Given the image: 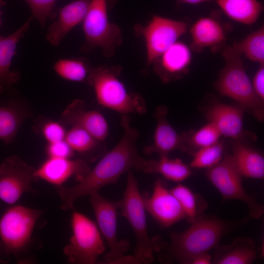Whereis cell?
<instances>
[{
	"instance_id": "2e32d148",
	"label": "cell",
	"mask_w": 264,
	"mask_h": 264,
	"mask_svg": "<svg viewBox=\"0 0 264 264\" xmlns=\"http://www.w3.org/2000/svg\"><path fill=\"white\" fill-rule=\"evenodd\" d=\"M60 122L62 124L81 128L98 140L105 142L109 134V126L104 115L96 110L86 108L85 102L73 100L61 114Z\"/></svg>"
},
{
	"instance_id": "30bf717a",
	"label": "cell",
	"mask_w": 264,
	"mask_h": 264,
	"mask_svg": "<svg viewBox=\"0 0 264 264\" xmlns=\"http://www.w3.org/2000/svg\"><path fill=\"white\" fill-rule=\"evenodd\" d=\"M206 176L224 200H238L245 204L249 216L258 219L264 215V206L254 195L248 194L242 182V176L237 169L230 154H225L216 165L208 169Z\"/></svg>"
},
{
	"instance_id": "5b68a950",
	"label": "cell",
	"mask_w": 264,
	"mask_h": 264,
	"mask_svg": "<svg viewBox=\"0 0 264 264\" xmlns=\"http://www.w3.org/2000/svg\"><path fill=\"white\" fill-rule=\"evenodd\" d=\"M122 69L120 65L92 68L86 83L93 89L100 105L122 115L143 114L147 111L144 98L127 89L119 78Z\"/></svg>"
},
{
	"instance_id": "603a6c76",
	"label": "cell",
	"mask_w": 264,
	"mask_h": 264,
	"mask_svg": "<svg viewBox=\"0 0 264 264\" xmlns=\"http://www.w3.org/2000/svg\"><path fill=\"white\" fill-rule=\"evenodd\" d=\"M190 33L193 47L198 50L205 47L215 48L225 40L221 25L210 17H202L191 26Z\"/></svg>"
},
{
	"instance_id": "ba28073f",
	"label": "cell",
	"mask_w": 264,
	"mask_h": 264,
	"mask_svg": "<svg viewBox=\"0 0 264 264\" xmlns=\"http://www.w3.org/2000/svg\"><path fill=\"white\" fill-rule=\"evenodd\" d=\"M70 224L72 236L63 250L67 262L74 264H95L106 250L97 224L86 215L73 210Z\"/></svg>"
},
{
	"instance_id": "277c9868",
	"label": "cell",
	"mask_w": 264,
	"mask_h": 264,
	"mask_svg": "<svg viewBox=\"0 0 264 264\" xmlns=\"http://www.w3.org/2000/svg\"><path fill=\"white\" fill-rule=\"evenodd\" d=\"M221 54L225 65L215 82V88L221 95L237 102L258 121H263L264 101L254 91L244 67L242 54L233 45L226 47Z\"/></svg>"
},
{
	"instance_id": "ffe728a7",
	"label": "cell",
	"mask_w": 264,
	"mask_h": 264,
	"mask_svg": "<svg viewBox=\"0 0 264 264\" xmlns=\"http://www.w3.org/2000/svg\"><path fill=\"white\" fill-rule=\"evenodd\" d=\"M32 18H30L14 32L6 36H0V93L16 84L20 73L11 70L12 60L16 54V48L22 38L28 30Z\"/></svg>"
},
{
	"instance_id": "7c38bea8",
	"label": "cell",
	"mask_w": 264,
	"mask_h": 264,
	"mask_svg": "<svg viewBox=\"0 0 264 264\" xmlns=\"http://www.w3.org/2000/svg\"><path fill=\"white\" fill-rule=\"evenodd\" d=\"M36 171L17 155L5 159L0 164V199L14 204L24 194L36 193L32 185L38 179Z\"/></svg>"
},
{
	"instance_id": "9a60e30c",
	"label": "cell",
	"mask_w": 264,
	"mask_h": 264,
	"mask_svg": "<svg viewBox=\"0 0 264 264\" xmlns=\"http://www.w3.org/2000/svg\"><path fill=\"white\" fill-rule=\"evenodd\" d=\"M192 60V50L185 43L177 41L152 63L154 70L164 83L179 80L187 74Z\"/></svg>"
},
{
	"instance_id": "3957f363",
	"label": "cell",
	"mask_w": 264,
	"mask_h": 264,
	"mask_svg": "<svg viewBox=\"0 0 264 264\" xmlns=\"http://www.w3.org/2000/svg\"><path fill=\"white\" fill-rule=\"evenodd\" d=\"M43 211L22 205L8 208L0 219V262L14 259L18 264L33 262V253L41 246L33 238Z\"/></svg>"
},
{
	"instance_id": "836d02e7",
	"label": "cell",
	"mask_w": 264,
	"mask_h": 264,
	"mask_svg": "<svg viewBox=\"0 0 264 264\" xmlns=\"http://www.w3.org/2000/svg\"><path fill=\"white\" fill-rule=\"evenodd\" d=\"M41 124L40 131L48 143L65 139L66 132L61 123L46 120Z\"/></svg>"
},
{
	"instance_id": "e0dca14e",
	"label": "cell",
	"mask_w": 264,
	"mask_h": 264,
	"mask_svg": "<svg viewBox=\"0 0 264 264\" xmlns=\"http://www.w3.org/2000/svg\"><path fill=\"white\" fill-rule=\"evenodd\" d=\"M87 161L82 158L48 157L36 169L37 177L59 186L74 177L78 182L91 170Z\"/></svg>"
},
{
	"instance_id": "9c48e42d",
	"label": "cell",
	"mask_w": 264,
	"mask_h": 264,
	"mask_svg": "<svg viewBox=\"0 0 264 264\" xmlns=\"http://www.w3.org/2000/svg\"><path fill=\"white\" fill-rule=\"evenodd\" d=\"M89 202L93 210L98 227L110 250L105 255L108 264H138L134 256L125 254L130 247L127 240L119 241L117 235L118 201L109 200L99 194L89 196Z\"/></svg>"
},
{
	"instance_id": "8fae6325",
	"label": "cell",
	"mask_w": 264,
	"mask_h": 264,
	"mask_svg": "<svg viewBox=\"0 0 264 264\" xmlns=\"http://www.w3.org/2000/svg\"><path fill=\"white\" fill-rule=\"evenodd\" d=\"M187 26L184 21L156 15L146 25H135V34L143 37L145 42L147 67L186 33Z\"/></svg>"
},
{
	"instance_id": "d6a6232c",
	"label": "cell",
	"mask_w": 264,
	"mask_h": 264,
	"mask_svg": "<svg viewBox=\"0 0 264 264\" xmlns=\"http://www.w3.org/2000/svg\"><path fill=\"white\" fill-rule=\"evenodd\" d=\"M30 7L33 16L44 26L48 19L55 18L54 12L57 0H25Z\"/></svg>"
},
{
	"instance_id": "8d00e7d4",
	"label": "cell",
	"mask_w": 264,
	"mask_h": 264,
	"mask_svg": "<svg viewBox=\"0 0 264 264\" xmlns=\"http://www.w3.org/2000/svg\"><path fill=\"white\" fill-rule=\"evenodd\" d=\"M212 259L208 252L200 254L194 257L190 264H210Z\"/></svg>"
},
{
	"instance_id": "6da1fadb",
	"label": "cell",
	"mask_w": 264,
	"mask_h": 264,
	"mask_svg": "<svg viewBox=\"0 0 264 264\" xmlns=\"http://www.w3.org/2000/svg\"><path fill=\"white\" fill-rule=\"evenodd\" d=\"M130 122L129 114L122 115L123 134L121 140L77 184L71 187H56L61 199V209H72L77 199L99 193L103 187L115 183L123 174L132 169L140 170L145 159L139 154L136 147L139 132Z\"/></svg>"
},
{
	"instance_id": "83f0119b",
	"label": "cell",
	"mask_w": 264,
	"mask_h": 264,
	"mask_svg": "<svg viewBox=\"0 0 264 264\" xmlns=\"http://www.w3.org/2000/svg\"><path fill=\"white\" fill-rule=\"evenodd\" d=\"M170 191L179 201L189 223L196 221L204 214L207 204L201 196L181 184H177Z\"/></svg>"
},
{
	"instance_id": "f546056e",
	"label": "cell",
	"mask_w": 264,
	"mask_h": 264,
	"mask_svg": "<svg viewBox=\"0 0 264 264\" xmlns=\"http://www.w3.org/2000/svg\"><path fill=\"white\" fill-rule=\"evenodd\" d=\"M92 68L84 58L61 59L53 67L56 74L64 79L85 83Z\"/></svg>"
},
{
	"instance_id": "44dd1931",
	"label": "cell",
	"mask_w": 264,
	"mask_h": 264,
	"mask_svg": "<svg viewBox=\"0 0 264 264\" xmlns=\"http://www.w3.org/2000/svg\"><path fill=\"white\" fill-rule=\"evenodd\" d=\"M231 157L242 177L263 179L264 158L262 154L241 140L231 142Z\"/></svg>"
},
{
	"instance_id": "4316f807",
	"label": "cell",
	"mask_w": 264,
	"mask_h": 264,
	"mask_svg": "<svg viewBox=\"0 0 264 264\" xmlns=\"http://www.w3.org/2000/svg\"><path fill=\"white\" fill-rule=\"evenodd\" d=\"M181 134L180 151L191 155L200 149L216 143L221 136L217 127L209 122L198 130L184 132Z\"/></svg>"
},
{
	"instance_id": "4fadbf2b",
	"label": "cell",
	"mask_w": 264,
	"mask_h": 264,
	"mask_svg": "<svg viewBox=\"0 0 264 264\" xmlns=\"http://www.w3.org/2000/svg\"><path fill=\"white\" fill-rule=\"evenodd\" d=\"M142 197L146 211L162 227H169L186 219L179 201L161 178L154 182L152 194Z\"/></svg>"
},
{
	"instance_id": "d4e9b609",
	"label": "cell",
	"mask_w": 264,
	"mask_h": 264,
	"mask_svg": "<svg viewBox=\"0 0 264 264\" xmlns=\"http://www.w3.org/2000/svg\"><path fill=\"white\" fill-rule=\"evenodd\" d=\"M65 140L74 153L89 155V160L91 161L102 157L107 152L105 142L98 140L78 127H72L67 132Z\"/></svg>"
},
{
	"instance_id": "1f68e13d",
	"label": "cell",
	"mask_w": 264,
	"mask_h": 264,
	"mask_svg": "<svg viewBox=\"0 0 264 264\" xmlns=\"http://www.w3.org/2000/svg\"><path fill=\"white\" fill-rule=\"evenodd\" d=\"M223 141H219L212 145L203 148L194 153L189 166L191 168L210 169L218 164L225 154Z\"/></svg>"
},
{
	"instance_id": "7a4b0ae2",
	"label": "cell",
	"mask_w": 264,
	"mask_h": 264,
	"mask_svg": "<svg viewBox=\"0 0 264 264\" xmlns=\"http://www.w3.org/2000/svg\"><path fill=\"white\" fill-rule=\"evenodd\" d=\"M241 222L203 214L186 230L172 233L170 244L161 251L158 259L165 263L190 264L196 256L216 249L221 238Z\"/></svg>"
},
{
	"instance_id": "cb8c5ba5",
	"label": "cell",
	"mask_w": 264,
	"mask_h": 264,
	"mask_svg": "<svg viewBox=\"0 0 264 264\" xmlns=\"http://www.w3.org/2000/svg\"><path fill=\"white\" fill-rule=\"evenodd\" d=\"M140 171L148 174H159L165 179L176 182L184 181L192 174L191 168L180 159L169 156L159 159H145Z\"/></svg>"
},
{
	"instance_id": "74e56055",
	"label": "cell",
	"mask_w": 264,
	"mask_h": 264,
	"mask_svg": "<svg viewBox=\"0 0 264 264\" xmlns=\"http://www.w3.org/2000/svg\"><path fill=\"white\" fill-rule=\"evenodd\" d=\"M212 0H177L179 3L187 4H199L200 3L211 1Z\"/></svg>"
},
{
	"instance_id": "8992f818",
	"label": "cell",
	"mask_w": 264,
	"mask_h": 264,
	"mask_svg": "<svg viewBox=\"0 0 264 264\" xmlns=\"http://www.w3.org/2000/svg\"><path fill=\"white\" fill-rule=\"evenodd\" d=\"M118 204L122 215L129 222L135 236L134 258L138 264L152 263L154 253L161 252L166 246L160 236L150 237L149 235L142 195L132 170L128 172L127 185Z\"/></svg>"
},
{
	"instance_id": "d590c367",
	"label": "cell",
	"mask_w": 264,
	"mask_h": 264,
	"mask_svg": "<svg viewBox=\"0 0 264 264\" xmlns=\"http://www.w3.org/2000/svg\"><path fill=\"white\" fill-rule=\"evenodd\" d=\"M257 95L264 101V66L260 65L251 81Z\"/></svg>"
},
{
	"instance_id": "ac0fdd59",
	"label": "cell",
	"mask_w": 264,
	"mask_h": 264,
	"mask_svg": "<svg viewBox=\"0 0 264 264\" xmlns=\"http://www.w3.org/2000/svg\"><path fill=\"white\" fill-rule=\"evenodd\" d=\"M168 108L164 105L157 106L154 113L156 120L154 141L143 148L147 155L157 154L159 157L169 156L176 150L180 151L182 144L181 134L178 133L167 118Z\"/></svg>"
},
{
	"instance_id": "f35d334b",
	"label": "cell",
	"mask_w": 264,
	"mask_h": 264,
	"mask_svg": "<svg viewBox=\"0 0 264 264\" xmlns=\"http://www.w3.org/2000/svg\"><path fill=\"white\" fill-rule=\"evenodd\" d=\"M5 4V2L4 0H0V27L1 25L2 20H1V15L2 13L1 12V7L4 6Z\"/></svg>"
},
{
	"instance_id": "5bb4252c",
	"label": "cell",
	"mask_w": 264,
	"mask_h": 264,
	"mask_svg": "<svg viewBox=\"0 0 264 264\" xmlns=\"http://www.w3.org/2000/svg\"><path fill=\"white\" fill-rule=\"evenodd\" d=\"M245 110L241 106L222 103L214 99L203 107L204 117L218 129L221 136L241 140L245 133L243 115Z\"/></svg>"
},
{
	"instance_id": "4dcf8cb0",
	"label": "cell",
	"mask_w": 264,
	"mask_h": 264,
	"mask_svg": "<svg viewBox=\"0 0 264 264\" xmlns=\"http://www.w3.org/2000/svg\"><path fill=\"white\" fill-rule=\"evenodd\" d=\"M233 46L249 60L264 64V27H261Z\"/></svg>"
},
{
	"instance_id": "7402d4cb",
	"label": "cell",
	"mask_w": 264,
	"mask_h": 264,
	"mask_svg": "<svg viewBox=\"0 0 264 264\" xmlns=\"http://www.w3.org/2000/svg\"><path fill=\"white\" fill-rule=\"evenodd\" d=\"M216 250L212 264H250L258 257L255 243L247 237L237 238L229 245H219Z\"/></svg>"
},
{
	"instance_id": "484cf974",
	"label": "cell",
	"mask_w": 264,
	"mask_h": 264,
	"mask_svg": "<svg viewBox=\"0 0 264 264\" xmlns=\"http://www.w3.org/2000/svg\"><path fill=\"white\" fill-rule=\"evenodd\" d=\"M217 3L227 17L245 25L256 22L263 10L257 0H217Z\"/></svg>"
},
{
	"instance_id": "52a82bcc",
	"label": "cell",
	"mask_w": 264,
	"mask_h": 264,
	"mask_svg": "<svg viewBox=\"0 0 264 264\" xmlns=\"http://www.w3.org/2000/svg\"><path fill=\"white\" fill-rule=\"evenodd\" d=\"M85 42L81 50L85 52L100 47L106 57H111L123 41L120 28L110 21L107 0H91L83 21Z\"/></svg>"
},
{
	"instance_id": "f1b7e54d",
	"label": "cell",
	"mask_w": 264,
	"mask_h": 264,
	"mask_svg": "<svg viewBox=\"0 0 264 264\" xmlns=\"http://www.w3.org/2000/svg\"><path fill=\"white\" fill-rule=\"evenodd\" d=\"M26 116V112L17 105L0 107V139L11 144Z\"/></svg>"
},
{
	"instance_id": "d6986e66",
	"label": "cell",
	"mask_w": 264,
	"mask_h": 264,
	"mask_svg": "<svg viewBox=\"0 0 264 264\" xmlns=\"http://www.w3.org/2000/svg\"><path fill=\"white\" fill-rule=\"evenodd\" d=\"M90 0H75L60 10L58 19L50 25L46 34V40L51 45L59 46L66 34L83 22Z\"/></svg>"
},
{
	"instance_id": "e575fe53",
	"label": "cell",
	"mask_w": 264,
	"mask_h": 264,
	"mask_svg": "<svg viewBox=\"0 0 264 264\" xmlns=\"http://www.w3.org/2000/svg\"><path fill=\"white\" fill-rule=\"evenodd\" d=\"M45 150L48 157L70 158L75 153L65 139L48 143Z\"/></svg>"
}]
</instances>
